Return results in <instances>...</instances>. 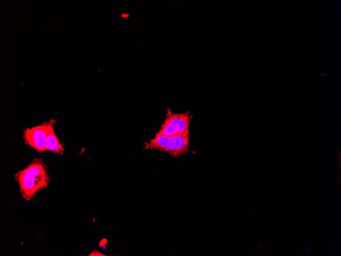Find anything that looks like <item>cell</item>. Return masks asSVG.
Wrapping results in <instances>:
<instances>
[{
  "mask_svg": "<svg viewBox=\"0 0 341 256\" xmlns=\"http://www.w3.org/2000/svg\"><path fill=\"white\" fill-rule=\"evenodd\" d=\"M21 193L27 200H30L39 190L48 184L49 177L46 168L42 161L35 159L16 175Z\"/></svg>",
  "mask_w": 341,
  "mask_h": 256,
  "instance_id": "1",
  "label": "cell"
},
{
  "mask_svg": "<svg viewBox=\"0 0 341 256\" xmlns=\"http://www.w3.org/2000/svg\"><path fill=\"white\" fill-rule=\"evenodd\" d=\"M189 133L167 136L157 133L155 137L147 143L145 149L164 150L175 157L188 151Z\"/></svg>",
  "mask_w": 341,
  "mask_h": 256,
  "instance_id": "2",
  "label": "cell"
},
{
  "mask_svg": "<svg viewBox=\"0 0 341 256\" xmlns=\"http://www.w3.org/2000/svg\"><path fill=\"white\" fill-rule=\"evenodd\" d=\"M191 119L189 112L173 113L169 110L161 129L157 133L167 136H178L188 133Z\"/></svg>",
  "mask_w": 341,
  "mask_h": 256,
  "instance_id": "3",
  "label": "cell"
},
{
  "mask_svg": "<svg viewBox=\"0 0 341 256\" xmlns=\"http://www.w3.org/2000/svg\"><path fill=\"white\" fill-rule=\"evenodd\" d=\"M50 122L27 129L24 138L27 144L39 152L45 151V141Z\"/></svg>",
  "mask_w": 341,
  "mask_h": 256,
  "instance_id": "4",
  "label": "cell"
},
{
  "mask_svg": "<svg viewBox=\"0 0 341 256\" xmlns=\"http://www.w3.org/2000/svg\"><path fill=\"white\" fill-rule=\"evenodd\" d=\"M54 123L53 120L50 121L45 141V149L55 153L62 154L64 149L55 134L53 128Z\"/></svg>",
  "mask_w": 341,
  "mask_h": 256,
  "instance_id": "5",
  "label": "cell"
},
{
  "mask_svg": "<svg viewBox=\"0 0 341 256\" xmlns=\"http://www.w3.org/2000/svg\"><path fill=\"white\" fill-rule=\"evenodd\" d=\"M89 255L90 256H104L106 255L99 251L94 250L92 253H91Z\"/></svg>",
  "mask_w": 341,
  "mask_h": 256,
  "instance_id": "6",
  "label": "cell"
}]
</instances>
